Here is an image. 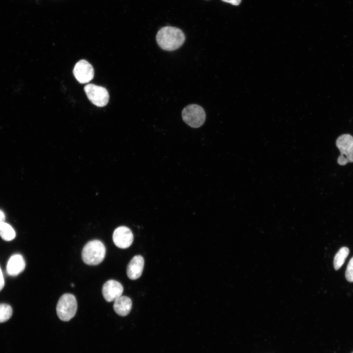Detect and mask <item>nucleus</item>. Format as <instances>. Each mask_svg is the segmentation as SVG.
<instances>
[{
	"instance_id": "obj_1",
	"label": "nucleus",
	"mask_w": 353,
	"mask_h": 353,
	"mask_svg": "<svg viewBox=\"0 0 353 353\" xmlns=\"http://www.w3.org/2000/svg\"><path fill=\"white\" fill-rule=\"evenodd\" d=\"M158 46L167 51L176 50L180 47L185 41V35L179 28L166 26L159 30L156 36Z\"/></svg>"
},
{
	"instance_id": "obj_2",
	"label": "nucleus",
	"mask_w": 353,
	"mask_h": 353,
	"mask_svg": "<svg viewBox=\"0 0 353 353\" xmlns=\"http://www.w3.org/2000/svg\"><path fill=\"white\" fill-rule=\"evenodd\" d=\"M106 253L104 245L100 240L88 242L82 249L81 257L83 262L89 265H97L104 259Z\"/></svg>"
},
{
	"instance_id": "obj_3",
	"label": "nucleus",
	"mask_w": 353,
	"mask_h": 353,
	"mask_svg": "<svg viewBox=\"0 0 353 353\" xmlns=\"http://www.w3.org/2000/svg\"><path fill=\"white\" fill-rule=\"evenodd\" d=\"M77 308V301L75 297L71 294H64L60 298L57 303V315L61 321H69L75 316Z\"/></svg>"
},
{
	"instance_id": "obj_4",
	"label": "nucleus",
	"mask_w": 353,
	"mask_h": 353,
	"mask_svg": "<svg viewBox=\"0 0 353 353\" xmlns=\"http://www.w3.org/2000/svg\"><path fill=\"white\" fill-rule=\"evenodd\" d=\"M336 145L340 151L337 163L345 165L353 162V136L349 134L339 136L336 141Z\"/></svg>"
},
{
	"instance_id": "obj_5",
	"label": "nucleus",
	"mask_w": 353,
	"mask_h": 353,
	"mask_svg": "<svg viewBox=\"0 0 353 353\" xmlns=\"http://www.w3.org/2000/svg\"><path fill=\"white\" fill-rule=\"evenodd\" d=\"M184 122L190 126L198 128L201 126L205 120V113L201 106L192 104L186 106L182 111Z\"/></svg>"
},
{
	"instance_id": "obj_6",
	"label": "nucleus",
	"mask_w": 353,
	"mask_h": 353,
	"mask_svg": "<svg viewBox=\"0 0 353 353\" xmlns=\"http://www.w3.org/2000/svg\"><path fill=\"white\" fill-rule=\"evenodd\" d=\"M84 90L87 98L94 104L99 107H103L107 104L109 96L104 87L88 84L85 86Z\"/></svg>"
},
{
	"instance_id": "obj_7",
	"label": "nucleus",
	"mask_w": 353,
	"mask_h": 353,
	"mask_svg": "<svg viewBox=\"0 0 353 353\" xmlns=\"http://www.w3.org/2000/svg\"><path fill=\"white\" fill-rule=\"evenodd\" d=\"M73 74L79 83H86L93 78L94 70L92 66L87 61L82 59L75 65Z\"/></svg>"
},
{
	"instance_id": "obj_8",
	"label": "nucleus",
	"mask_w": 353,
	"mask_h": 353,
	"mask_svg": "<svg viewBox=\"0 0 353 353\" xmlns=\"http://www.w3.org/2000/svg\"><path fill=\"white\" fill-rule=\"evenodd\" d=\"M113 241L118 248L126 249L129 247L133 241V235L127 227L121 226L116 228L113 233Z\"/></svg>"
},
{
	"instance_id": "obj_9",
	"label": "nucleus",
	"mask_w": 353,
	"mask_h": 353,
	"mask_svg": "<svg viewBox=\"0 0 353 353\" xmlns=\"http://www.w3.org/2000/svg\"><path fill=\"white\" fill-rule=\"evenodd\" d=\"M123 290V287L119 282L110 279L103 284L102 293L104 299L108 302H111L121 296Z\"/></svg>"
},
{
	"instance_id": "obj_10",
	"label": "nucleus",
	"mask_w": 353,
	"mask_h": 353,
	"mask_svg": "<svg viewBox=\"0 0 353 353\" xmlns=\"http://www.w3.org/2000/svg\"><path fill=\"white\" fill-rule=\"evenodd\" d=\"M144 266V259L140 255H135L128 263L126 274L128 278L135 280L140 277Z\"/></svg>"
},
{
	"instance_id": "obj_11",
	"label": "nucleus",
	"mask_w": 353,
	"mask_h": 353,
	"mask_svg": "<svg viewBox=\"0 0 353 353\" xmlns=\"http://www.w3.org/2000/svg\"><path fill=\"white\" fill-rule=\"evenodd\" d=\"M25 266V263L23 257L21 254H15L9 259L6 265V272L10 276H16L24 270Z\"/></svg>"
},
{
	"instance_id": "obj_12",
	"label": "nucleus",
	"mask_w": 353,
	"mask_h": 353,
	"mask_svg": "<svg viewBox=\"0 0 353 353\" xmlns=\"http://www.w3.org/2000/svg\"><path fill=\"white\" fill-rule=\"evenodd\" d=\"M132 304L130 298L127 296H121L114 301L113 309L118 315L126 316L131 311Z\"/></svg>"
},
{
	"instance_id": "obj_13",
	"label": "nucleus",
	"mask_w": 353,
	"mask_h": 353,
	"mask_svg": "<svg viewBox=\"0 0 353 353\" xmlns=\"http://www.w3.org/2000/svg\"><path fill=\"white\" fill-rule=\"evenodd\" d=\"M349 252L347 247H343L336 253L333 259V266L335 270L339 269L343 265Z\"/></svg>"
},
{
	"instance_id": "obj_14",
	"label": "nucleus",
	"mask_w": 353,
	"mask_h": 353,
	"mask_svg": "<svg viewBox=\"0 0 353 353\" xmlns=\"http://www.w3.org/2000/svg\"><path fill=\"white\" fill-rule=\"evenodd\" d=\"M0 236L3 240L10 241L15 238L16 233L10 225L4 222L0 223Z\"/></svg>"
},
{
	"instance_id": "obj_15",
	"label": "nucleus",
	"mask_w": 353,
	"mask_h": 353,
	"mask_svg": "<svg viewBox=\"0 0 353 353\" xmlns=\"http://www.w3.org/2000/svg\"><path fill=\"white\" fill-rule=\"evenodd\" d=\"M12 314V309L6 303H0V323H3L10 319Z\"/></svg>"
},
{
	"instance_id": "obj_16",
	"label": "nucleus",
	"mask_w": 353,
	"mask_h": 353,
	"mask_svg": "<svg viewBox=\"0 0 353 353\" xmlns=\"http://www.w3.org/2000/svg\"><path fill=\"white\" fill-rule=\"evenodd\" d=\"M346 279L350 282H353V257L349 261L345 272Z\"/></svg>"
},
{
	"instance_id": "obj_17",
	"label": "nucleus",
	"mask_w": 353,
	"mask_h": 353,
	"mask_svg": "<svg viewBox=\"0 0 353 353\" xmlns=\"http://www.w3.org/2000/svg\"><path fill=\"white\" fill-rule=\"evenodd\" d=\"M4 286V279L0 267V291L2 289Z\"/></svg>"
},
{
	"instance_id": "obj_18",
	"label": "nucleus",
	"mask_w": 353,
	"mask_h": 353,
	"mask_svg": "<svg viewBox=\"0 0 353 353\" xmlns=\"http://www.w3.org/2000/svg\"><path fill=\"white\" fill-rule=\"evenodd\" d=\"M224 2L229 3L234 5H238L241 2V0H221Z\"/></svg>"
},
{
	"instance_id": "obj_19",
	"label": "nucleus",
	"mask_w": 353,
	"mask_h": 353,
	"mask_svg": "<svg viewBox=\"0 0 353 353\" xmlns=\"http://www.w3.org/2000/svg\"><path fill=\"white\" fill-rule=\"evenodd\" d=\"M5 217L4 213L0 210V223L4 222Z\"/></svg>"
},
{
	"instance_id": "obj_20",
	"label": "nucleus",
	"mask_w": 353,
	"mask_h": 353,
	"mask_svg": "<svg viewBox=\"0 0 353 353\" xmlns=\"http://www.w3.org/2000/svg\"><path fill=\"white\" fill-rule=\"evenodd\" d=\"M352 353H353V352Z\"/></svg>"
}]
</instances>
